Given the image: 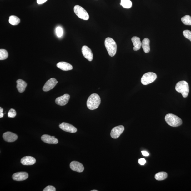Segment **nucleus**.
<instances>
[{
    "label": "nucleus",
    "instance_id": "nucleus-13",
    "mask_svg": "<svg viewBox=\"0 0 191 191\" xmlns=\"http://www.w3.org/2000/svg\"><path fill=\"white\" fill-rule=\"evenodd\" d=\"M70 167L72 170L82 173L84 170V166L81 163L77 161H73L70 164Z\"/></svg>",
    "mask_w": 191,
    "mask_h": 191
},
{
    "label": "nucleus",
    "instance_id": "nucleus-34",
    "mask_svg": "<svg viewBox=\"0 0 191 191\" xmlns=\"http://www.w3.org/2000/svg\"><path fill=\"white\" fill-rule=\"evenodd\" d=\"M91 191H98V190H91Z\"/></svg>",
    "mask_w": 191,
    "mask_h": 191
},
{
    "label": "nucleus",
    "instance_id": "nucleus-5",
    "mask_svg": "<svg viewBox=\"0 0 191 191\" xmlns=\"http://www.w3.org/2000/svg\"><path fill=\"white\" fill-rule=\"evenodd\" d=\"M157 78V74L154 73L147 72L142 77L141 79V82L142 84L147 85L154 82Z\"/></svg>",
    "mask_w": 191,
    "mask_h": 191
},
{
    "label": "nucleus",
    "instance_id": "nucleus-25",
    "mask_svg": "<svg viewBox=\"0 0 191 191\" xmlns=\"http://www.w3.org/2000/svg\"><path fill=\"white\" fill-rule=\"evenodd\" d=\"M8 56V53L6 50L3 49L0 50V60H5Z\"/></svg>",
    "mask_w": 191,
    "mask_h": 191
},
{
    "label": "nucleus",
    "instance_id": "nucleus-12",
    "mask_svg": "<svg viewBox=\"0 0 191 191\" xmlns=\"http://www.w3.org/2000/svg\"><path fill=\"white\" fill-rule=\"evenodd\" d=\"M28 175L26 172H18L13 174L12 176V178L14 181H24L28 179Z\"/></svg>",
    "mask_w": 191,
    "mask_h": 191
},
{
    "label": "nucleus",
    "instance_id": "nucleus-16",
    "mask_svg": "<svg viewBox=\"0 0 191 191\" xmlns=\"http://www.w3.org/2000/svg\"><path fill=\"white\" fill-rule=\"evenodd\" d=\"M21 163L23 165H32L35 163L36 160L34 158L31 156H26L21 158Z\"/></svg>",
    "mask_w": 191,
    "mask_h": 191
},
{
    "label": "nucleus",
    "instance_id": "nucleus-24",
    "mask_svg": "<svg viewBox=\"0 0 191 191\" xmlns=\"http://www.w3.org/2000/svg\"><path fill=\"white\" fill-rule=\"evenodd\" d=\"M181 21L185 25H191V17L189 15H185L182 17Z\"/></svg>",
    "mask_w": 191,
    "mask_h": 191
},
{
    "label": "nucleus",
    "instance_id": "nucleus-31",
    "mask_svg": "<svg viewBox=\"0 0 191 191\" xmlns=\"http://www.w3.org/2000/svg\"><path fill=\"white\" fill-rule=\"evenodd\" d=\"M48 0H37V3L38 4H43L45 2L47 1Z\"/></svg>",
    "mask_w": 191,
    "mask_h": 191
},
{
    "label": "nucleus",
    "instance_id": "nucleus-9",
    "mask_svg": "<svg viewBox=\"0 0 191 191\" xmlns=\"http://www.w3.org/2000/svg\"><path fill=\"white\" fill-rule=\"evenodd\" d=\"M59 126L61 130L67 132L74 133L77 132V128L74 126L66 123H61Z\"/></svg>",
    "mask_w": 191,
    "mask_h": 191
},
{
    "label": "nucleus",
    "instance_id": "nucleus-22",
    "mask_svg": "<svg viewBox=\"0 0 191 191\" xmlns=\"http://www.w3.org/2000/svg\"><path fill=\"white\" fill-rule=\"evenodd\" d=\"M168 177V174L165 172H161L155 175V178L158 181H163L165 179Z\"/></svg>",
    "mask_w": 191,
    "mask_h": 191
},
{
    "label": "nucleus",
    "instance_id": "nucleus-3",
    "mask_svg": "<svg viewBox=\"0 0 191 191\" xmlns=\"http://www.w3.org/2000/svg\"><path fill=\"white\" fill-rule=\"evenodd\" d=\"M165 120L166 123L172 127H178L182 123V121L181 118L173 114H167L165 116Z\"/></svg>",
    "mask_w": 191,
    "mask_h": 191
},
{
    "label": "nucleus",
    "instance_id": "nucleus-17",
    "mask_svg": "<svg viewBox=\"0 0 191 191\" xmlns=\"http://www.w3.org/2000/svg\"><path fill=\"white\" fill-rule=\"evenodd\" d=\"M56 66L58 68L64 71L71 70L73 68L71 64L65 62H60L57 63Z\"/></svg>",
    "mask_w": 191,
    "mask_h": 191
},
{
    "label": "nucleus",
    "instance_id": "nucleus-11",
    "mask_svg": "<svg viewBox=\"0 0 191 191\" xmlns=\"http://www.w3.org/2000/svg\"><path fill=\"white\" fill-rule=\"evenodd\" d=\"M70 98V97L68 94H64L63 95L56 98L55 100V103L59 106H65L68 103Z\"/></svg>",
    "mask_w": 191,
    "mask_h": 191
},
{
    "label": "nucleus",
    "instance_id": "nucleus-8",
    "mask_svg": "<svg viewBox=\"0 0 191 191\" xmlns=\"http://www.w3.org/2000/svg\"><path fill=\"white\" fill-rule=\"evenodd\" d=\"M58 82L54 78H52L47 81L45 83L43 87V91L47 92L53 89L57 84Z\"/></svg>",
    "mask_w": 191,
    "mask_h": 191
},
{
    "label": "nucleus",
    "instance_id": "nucleus-29",
    "mask_svg": "<svg viewBox=\"0 0 191 191\" xmlns=\"http://www.w3.org/2000/svg\"><path fill=\"white\" fill-rule=\"evenodd\" d=\"M56 190L55 188L51 185L47 187L43 190V191H55Z\"/></svg>",
    "mask_w": 191,
    "mask_h": 191
},
{
    "label": "nucleus",
    "instance_id": "nucleus-32",
    "mask_svg": "<svg viewBox=\"0 0 191 191\" xmlns=\"http://www.w3.org/2000/svg\"><path fill=\"white\" fill-rule=\"evenodd\" d=\"M3 109L2 108V107H0V118H2L3 117L4 114L3 113Z\"/></svg>",
    "mask_w": 191,
    "mask_h": 191
},
{
    "label": "nucleus",
    "instance_id": "nucleus-18",
    "mask_svg": "<svg viewBox=\"0 0 191 191\" xmlns=\"http://www.w3.org/2000/svg\"><path fill=\"white\" fill-rule=\"evenodd\" d=\"M131 40L134 46L133 50L134 51H137L141 49L142 42L139 37L136 36L133 37L132 38Z\"/></svg>",
    "mask_w": 191,
    "mask_h": 191
},
{
    "label": "nucleus",
    "instance_id": "nucleus-19",
    "mask_svg": "<svg viewBox=\"0 0 191 191\" xmlns=\"http://www.w3.org/2000/svg\"><path fill=\"white\" fill-rule=\"evenodd\" d=\"M17 88L19 92L22 93L25 91L27 86L26 83L22 79H18L17 81Z\"/></svg>",
    "mask_w": 191,
    "mask_h": 191
},
{
    "label": "nucleus",
    "instance_id": "nucleus-33",
    "mask_svg": "<svg viewBox=\"0 0 191 191\" xmlns=\"http://www.w3.org/2000/svg\"><path fill=\"white\" fill-rule=\"evenodd\" d=\"M141 152L143 156H145V157H148V156H149V153H148V152L146 151H142Z\"/></svg>",
    "mask_w": 191,
    "mask_h": 191
},
{
    "label": "nucleus",
    "instance_id": "nucleus-26",
    "mask_svg": "<svg viewBox=\"0 0 191 191\" xmlns=\"http://www.w3.org/2000/svg\"><path fill=\"white\" fill-rule=\"evenodd\" d=\"M56 33L58 37H61L63 36V29L61 27H58L56 28Z\"/></svg>",
    "mask_w": 191,
    "mask_h": 191
},
{
    "label": "nucleus",
    "instance_id": "nucleus-4",
    "mask_svg": "<svg viewBox=\"0 0 191 191\" xmlns=\"http://www.w3.org/2000/svg\"><path fill=\"white\" fill-rule=\"evenodd\" d=\"M176 90L177 92L181 93L183 97L186 98L189 93V85L186 81H181L177 83L175 87Z\"/></svg>",
    "mask_w": 191,
    "mask_h": 191
},
{
    "label": "nucleus",
    "instance_id": "nucleus-6",
    "mask_svg": "<svg viewBox=\"0 0 191 191\" xmlns=\"http://www.w3.org/2000/svg\"><path fill=\"white\" fill-rule=\"evenodd\" d=\"M74 12L76 14L80 19L88 20L89 18V16L86 10L79 5H76L74 7Z\"/></svg>",
    "mask_w": 191,
    "mask_h": 191
},
{
    "label": "nucleus",
    "instance_id": "nucleus-21",
    "mask_svg": "<svg viewBox=\"0 0 191 191\" xmlns=\"http://www.w3.org/2000/svg\"><path fill=\"white\" fill-rule=\"evenodd\" d=\"M20 22V18L14 15L10 16L9 19V23L12 25H18Z\"/></svg>",
    "mask_w": 191,
    "mask_h": 191
},
{
    "label": "nucleus",
    "instance_id": "nucleus-14",
    "mask_svg": "<svg viewBox=\"0 0 191 191\" xmlns=\"http://www.w3.org/2000/svg\"><path fill=\"white\" fill-rule=\"evenodd\" d=\"M41 139L45 143L49 144H57L58 141L54 136H51L47 134H44L41 137Z\"/></svg>",
    "mask_w": 191,
    "mask_h": 191
},
{
    "label": "nucleus",
    "instance_id": "nucleus-20",
    "mask_svg": "<svg viewBox=\"0 0 191 191\" xmlns=\"http://www.w3.org/2000/svg\"><path fill=\"white\" fill-rule=\"evenodd\" d=\"M142 47L145 53H149L150 51V40L148 38H145L142 40Z\"/></svg>",
    "mask_w": 191,
    "mask_h": 191
},
{
    "label": "nucleus",
    "instance_id": "nucleus-28",
    "mask_svg": "<svg viewBox=\"0 0 191 191\" xmlns=\"http://www.w3.org/2000/svg\"><path fill=\"white\" fill-rule=\"evenodd\" d=\"M183 33L184 36L191 42V31L188 30H185L183 32Z\"/></svg>",
    "mask_w": 191,
    "mask_h": 191
},
{
    "label": "nucleus",
    "instance_id": "nucleus-30",
    "mask_svg": "<svg viewBox=\"0 0 191 191\" xmlns=\"http://www.w3.org/2000/svg\"><path fill=\"white\" fill-rule=\"evenodd\" d=\"M146 160L144 158H141L138 160V163L142 165H144L146 163Z\"/></svg>",
    "mask_w": 191,
    "mask_h": 191
},
{
    "label": "nucleus",
    "instance_id": "nucleus-2",
    "mask_svg": "<svg viewBox=\"0 0 191 191\" xmlns=\"http://www.w3.org/2000/svg\"><path fill=\"white\" fill-rule=\"evenodd\" d=\"M104 45L109 55L111 57H113L117 53L116 43L111 38L108 37L105 40Z\"/></svg>",
    "mask_w": 191,
    "mask_h": 191
},
{
    "label": "nucleus",
    "instance_id": "nucleus-7",
    "mask_svg": "<svg viewBox=\"0 0 191 191\" xmlns=\"http://www.w3.org/2000/svg\"><path fill=\"white\" fill-rule=\"evenodd\" d=\"M124 126L119 125L114 128L112 129L111 133V136L113 138L117 139L119 138L121 134L124 131Z\"/></svg>",
    "mask_w": 191,
    "mask_h": 191
},
{
    "label": "nucleus",
    "instance_id": "nucleus-10",
    "mask_svg": "<svg viewBox=\"0 0 191 191\" xmlns=\"http://www.w3.org/2000/svg\"><path fill=\"white\" fill-rule=\"evenodd\" d=\"M82 53L84 57L89 61L93 60V54L92 51L87 46L84 45L82 48Z\"/></svg>",
    "mask_w": 191,
    "mask_h": 191
},
{
    "label": "nucleus",
    "instance_id": "nucleus-15",
    "mask_svg": "<svg viewBox=\"0 0 191 191\" xmlns=\"http://www.w3.org/2000/svg\"><path fill=\"white\" fill-rule=\"evenodd\" d=\"M3 137L5 141L9 142H14L17 140L18 138V136L17 134L10 132H7L4 133Z\"/></svg>",
    "mask_w": 191,
    "mask_h": 191
},
{
    "label": "nucleus",
    "instance_id": "nucleus-1",
    "mask_svg": "<svg viewBox=\"0 0 191 191\" xmlns=\"http://www.w3.org/2000/svg\"><path fill=\"white\" fill-rule=\"evenodd\" d=\"M100 97L96 93H93L90 96L87 101V106L91 110L97 109L101 103Z\"/></svg>",
    "mask_w": 191,
    "mask_h": 191
},
{
    "label": "nucleus",
    "instance_id": "nucleus-23",
    "mask_svg": "<svg viewBox=\"0 0 191 191\" xmlns=\"http://www.w3.org/2000/svg\"><path fill=\"white\" fill-rule=\"evenodd\" d=\"M121 5L126 9H129L132 6V3L130 0H121Z\"/></svg>",
    "mask_w": 191,
    "mask_h": 191
},
{
    "label": "nucleus",
    "instance_id": "nucleus-27",
    "mask_svg": "<svg viewBox=\"0 0 191 191\" xmlns=\"http://www.w3.org/2000/svg\"><path fill=\"white\" fill-rule=\"evenodd\" d=\"M17 115V112L15 110L13 109H11L8 113V117L9 118H14Z\"/></svg>",
    "mask_w": 191,
    "mask_h": 191
}]
</instances>
